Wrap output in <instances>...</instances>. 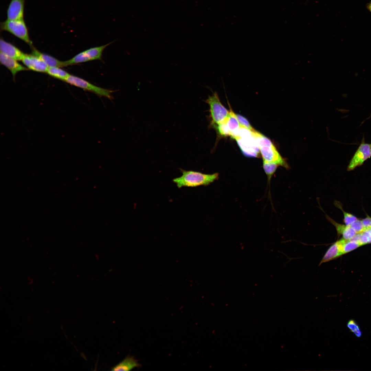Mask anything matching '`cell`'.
Segmentation results:
<instances>
[{
  "label": "cell",
  "instance_id": "cell-7",
  "mask_svg": "<svg viewBox=\"0 0 371 371\" xmlns=\"http://www.w3.org/2000/svg\"><path fill=\"white\" fill-rule=\"evenodd\" d=\"M1 127L13 135L23 145L27 156L32 148L43 142L56 140V137L38 126L34 121L17 113L3 104L0 106Z\"/></svg>",
  "mask_w": 371,
  "mask_h": 371
},
{
  "label": "cell",
  "instance_id": "cell-5",
  "mask_svg": "<svg viewBox=\"0 0 371 371\" xmlns=\"http://www.w3.org/2000/svg\"><path fill=\"white\" fill-rule=\"evenodd\" d=\"M51 0H22L13 21L14 38H47Z\"/></svg>",
  "mask_w": 371,
  "mask_h": 371
},
{
  "label": "cell",
  "instance_id": "cell-4",
  "mask_svg": "<svg viewBox=\"0 0 371 371\" xmlns=\"http://www.w3.org/2000/svg\"><path fill=\"white\" fill-rule=\"evenodd\" d=\"M56 139L93 146L97 133L79 115L64 108H51L43 121Z\"/></svg>",
  "mask_w": 371,
  "mask_h": 371
},
{
  "label": "cell",
  "instance_id": "cell-10",
  "mask_svg": "<svg viewBox=\"0 0 371 371\" xmlns=\"http://www.w3.org/2000/svg\"><path fill=\"white\" fill-rule=\"evenodd\" d=\"M360 341L363 350L346 357L344 362L352 371H371V340L361 337Z\"/></svg>",
  "mask_w": 371,
  "mask_h": 371
},
{
  "label": "cell",
  "instance_id": "cell-6",
  "mask_svg": "<svg viewBox=\"0 0 371 371\" xmlns=\"http://www.w3.org/2000/svg\"><path fill=\"white\" fill-rule=\"evenodd\" d=\"M1 104L34 121H43L51 107L4 76L0 80Z\"/></svg>",
  "mask_w": 371,
  "mask_h": 371
},
{
  "label": "cell",
  "instance_id": "cell-8",
  "mask_svg": "<svg viewBox=\"0 0 371 371\" xmlns=\"http://www.w3.org/2000/svg\"><path fill=\"white\" fill-rule=\"evenodd\" d=\"M63 95V108L79 115L97 134L129 133L127 123L121 122L101 111L83 106L67 93Z\"/></svg>",
  "mask_w": 371,
  "mask_h": 371
},
{
  "label": "cell",
  "instance_id": "cell-2",
  "mask_svg": "<svg viewBox=\"0 0 371 371\" xmlns=\"http://www.w3.org/2000/svg\"><path fill=\"white\" fill-rule=\"evenodd\" d=\"M132 165L166 179L185 185L199 193H207L225 199L223 186L227 181L191 171L157 153L139 149L131 161Z\"/></svg>",
  "mask_w": 371,
  "mask_h": 371
},
{
  "label": "cell",
  "instance_id": "cell-3",
  "mask_svg": "<svg viewBox=\"0 0 371 371\" xmlns=\"http://www.w3.org/2000/svg\"><path fill=\"white\" fill-rule=\"evenodd\" d=\"M222 87L223 85L201 92L181 95L162 104L141 118L127 122L128 133L190 120H202L207 100Z\"/></svg>",
  "mask_w": 371,
  "mask_h": 371
},
{
  "label": "cell",
  "instance_id": "cell-9",
  "mask_svg": "<svg viewBox=\"0 0 371 371\" xmlns=\"http://www.w3.org/2000/svg\"><path fill=\"white\" fill-rule=\"evenodd\" d=\"M93 146L105 155L128 163L139 149L121 135L114 133L97 134Z\"/></svg>",
  "mask_w": 371,
  "mask_h": 371
},
{
  "label": "cell",
  "instance_id": "cell-1",
  "mask_svg": "<svg viewBox=\"0 0 371 371\" xmlns=\"http://www.w3.org/2000/svg\"><path fill=\"white\" fill-rule=\"evenodd\" d=\"M2 61L14 63L46 81L65 94L55 54L47 38H14L1 45Z\"/></svg>",
  "mask_w": 371,
  "mask_h": 371
}]
</instances>
